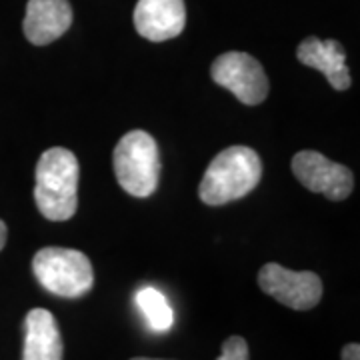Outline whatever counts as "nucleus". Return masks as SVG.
I'll list each match as a JSON object with an SVG mask.
<instances>
[{
  "label": "nucleus",
  "instance_id": "f03ea898",
  "mask_svg": "<svg viewBox=\"0 0 360 360\" xmlns=\"http://www.w3.org/2000/svg\"><path fill=\"white\" fill-rule=\"evenodd\" d=\"M262 176L260 156L248 146H229L208 165L198 194L208 206H222L252 193Z\"/></svg>",
  "mask_w": 360,
  "mask_h": 360
},
{
  "label": "nucleus",
  "instance_id": "f8f14e48",
  "mask_svg": "<svg viewBox=\"0 0 360 360\" xmlns=\"http://www.w3.org/2000/svg\"><path fill=\"white\" fill-rule=\"evenodd\" d=\"M136 304L142 310L144 319L148 322V326L156 333H167L168 328L174 322V314L165 298L162 292H158L156 288H142L136 295Z\"/></svg>",
  "mask_w": 360,
  "mask_h": 360
},
{
  "label": "nucleus",
  "instance_id": "423d86ee",
  "mask_svg": "<svg viewBox=\"0 0 360 360\" xmlns=\"http://www.w3.org/2000/svg\"><path fill=\"white\" fill-rule=\"evenodd\" d=\"M258 284L266 295L292 310L314 309L322 298V281L319 274L310 270H288L276 262H269L260 269Z\"/></svg>",
  "mask_w": 360,
  "mask_h": 360
},
{
  "label": "nucleus",
  "instance_id": "ddd939ff",
  "mask_svg": "<svg viewBox=\"0 0 360 360\" xmlns=\"http://www.w3.org/2000/svg\"><path fill=\"white\" fill-rule=\"evenodd\" d=\"M217 360H248V345L243 336H231L222 342V354Z\"/></svg>",
  "mask_w": 360,
  "mask_h": 360
},
{
  "label": "nucleus",
  "instance_id": "2eb2a0df",
  "mask_svg": "<svg viewBox=\"0 0 360 360\" xmlns=\"http://www.w3.org/2000/svg\"><path fill=\"white\" fill-rule=\"evenodd\" d=\"M6 236H8V229H6V224L0 220V250L6 245Z\"/></svg>",
  "mask_w": 360,
  "mask_h": 360
},
{
  "label": "nucleus",
  "instance_id": "7ed1b4c3",
  "mask_svg": "<svg viewBox=\"0 0 360 360\" xmlns=\"http://www.w3.org/2000/svg\"><path fill=\"white\" fill-rule=\"evenodd\" d=\"M118 184L136 198H146L158 188L160 153L156 141L144 130L127 132L112 155Z\"/></svg>",
  "mask_w": 360,
  "mask_h": 360
},
{
  "label": "nucleus",
  "instance_id": "9b49d317",
  "mask_svg": "<svg viewBox=\"0 0 360 360\" xmlns=\"http://www.w3.org/2000/svg\"><path fill=\"white\" fill-rule=\"evenodd\" d=\"M65 342L52 312L32 309L25 319L22 360H63Z\"/></svg>",
  "mask_w": 360,
  "mask_h": 360
},
{
  "label": "nucleus",
  "instance_id": "20e7f679",
  "mask_svg": "<svg viewBox=\"0 0 360 360\" xmlns=\"http://www.w3.org/2000/svg\"><path fill=\"white\" fill-rule=\"evenodd\" d=\"M32 272L49 292L63 298L84 296L94 284L89 257L75 248H42L32 258Z\"/></svg>",
  "mask_w": 360,
  "mask_h": 360
},
{
  "label": "nucleus",
  "instance_id": "f257e3e1",
  "mask_svg": "<svg viewBox=\"0 0 360 360\" xmlns=\"http://www.w3.org/2000/svg\"><path fill=\"white\" fill-rule=\"evenodd\" d=\"M78 158L68 148L54 146L40 156L34 200L44 219L65 222L75 217L78 206Z\"/></svg>",
  "mask_w": 360,
  "mask_h": 360
},
{
  "label": "nucleus",
  "instance_id": "6e6552de",
  "mask_svg": "<svg viewBox=\"0 0 360 360\" xmlns=\"http://www.w3.org/2000/svg\"><path fill=\"white\" fill-rule=\"evenodd\" d=\"M186 26L184 0H139L134 8L136 32L153 42L179 37Z\"/></svg>",
  "mask_w": 360,
  "mask_h": 360
},
{
  "label": "nucleus",
  "instance_id": "0eeeda50",
  "mask_svg": "<svg viewBox=\"0 0 360 360\" xmlns=\"http://www.w3.org/2000/svg\"><path fill=\"white\" fill-rule=\"evenodd\" d=\"M292 172L304 188L322 194L328 200H345L354 188L352 172L316 150H302L295 155Z\"/></svg>",
  "mask_w": 360,
  "mask_h": 360
},
{
  "label": "nucleus",
  "instance_id": "dca6fc26",
  "mask_svg": "<svg viewBox=\"0 0 360 360\" xmlns=\"http://www.w3.org/2000/svg\"><path fill=\"white\" fill-rule=\"evenodd\" d=\"M132 360H158V359H142V356H139V359H132Z\"/></svg>",
  "mask_w": 360,
  "mask_h": 360
},
{
  "label": "nucleus",
  "instance_id": "4468645a",
  "mask_svg": "<svg viewBox=\"0 0 360 360\" xmlns=\"http://www.w3.org/2000/svg\"><path fill=\"white\" fill-rule=\"evenodd\" d=\"M342 360H360V347L356 342H350L342 348Z\"/></svg>",
  "mask_w": 360,
  "mask_h": 360
},
{
  "label": "nucleus",
  "instance_id": "1a4fd4ad",
  "mask_svg": "<svg viewBox=\"0 0 360 360\" xmlns=\"http://www.w3.org/2000/svg\"><path fill=\"white\" fill-rule=\"evenodd\" d=\"M72 25L68 0H28L25 16V37L34 46H46L58 40Z\"/></svg>",
  "mask_w": 360,
  "mask_h": 360
},
{
  "label": "nucleus",
  "instance_id": "9d476101",
  "mask_svg": "<svg viewBox=\"0 0 360 360\" xmlns=\"http://www.w3.org/2000/svg\"><path fill=\"white\" fill-rule=\"evenodd\" d=\"M296 56L304 66L321 70L335 90L350 89L352 78L347 66V52L338 40H321L319 37H309L298 44Z\"/></svg>",
  "mask_w": 360,
  "mask_h": 360
},
{
  "label": "nucleus",
  "instance_id": "39448f33",
  "mask_svg": "<svg viewBox=\"0 0 360 360\" xmlns=\"http://www.w3.org/2000/svg\"><path fill=\"white\" fill-rule=\"evenodd\" d=\"M212 80L231 90L232 94L248 106H257L269 96V77L262 65L246 52H224L210 66Z\"/></svg>",
  "mask_w": 360,
  "mask_h": 360
}]
</instances>
